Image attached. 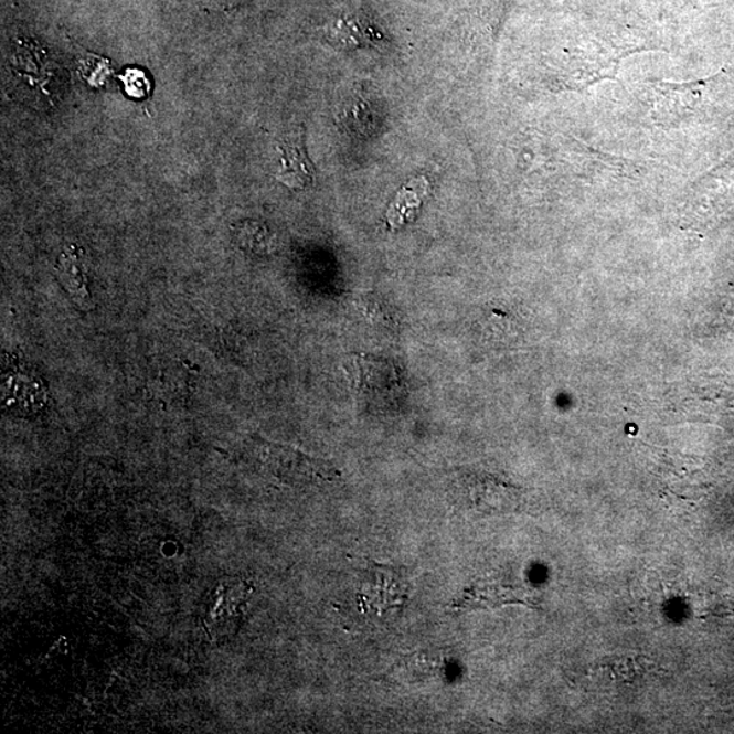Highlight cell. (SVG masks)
I'll list each match as a JSON object with an SVG mask.
<instances>
[{"label": "cell", "mask_w": 734, "mask_h": 734, "mask_svg": "<svg viewBox=\"0 0 734 734\" xmlns=\"http://www.w3.org/2000/svg\"><path fill=\"white\" fill-rule=\"evenodd\" d=\"M280 169L276 179L291 190H305L313 184L315 167L304 143V128H299L279 146Z\"/></svg>", "instance_id": "obj_5"}, {"label": "cell", "mask_w": 734, "mask_h": 734, "mask_svg": "<svg viewBox=\"0 0 734 734\" xmlns=\"http://www.w3.org/2000/svg\"><path fill=\"white\" fill-rule=\"evenodd\" d=\"M332 34L342 41H351V43L360 44L361 41L375 39L373 29L362 23L354 17L348 19H340L332 28Z\"/></svg>", "instance_id": "obj_8"}, {"label": "cell", "mask_w": 734, "mask_h": 734, "mask_svg": "<svg viewBox=\"0 0 734 734\" xmlns=\"http://www.w3.org/2000/svg\"><path fill=\"white\" fill-rule=\"evenodd\" d=\"M135 75H137V79L134 81L132 75L127 73V76H125V84L127 87L132 86L131 89L128 91L129 94L137 93V98L145 97L146 92H147V79L146 75L142 72H139V70H135Z\"/></svg>", "instance_id": "obj_9"}, {"label": "cell", "mask_w": 734, "mask_h": 734, "mask_svg": "<svg viewBox=\"0 0 734 734\" xmlns=\"http://www.w3.org/2000/svg\"><path fill=\"white\" fill-rule=\"evenodd\" d=\"M349 377L355 395L368 407L391 408L402 396L401 373L390 362L355 355L348 365Z\"/></svg>", "instance_id": "obj_1"}, {"label": "cell", "mask_w": 734, "mask_h": 734, "mask_svg": "<svg viewBox=\"0 0 734 734\" xmlns=\"http://www.w3.org/2000/svg\"><path fill=\"white\" fill-rule=\"evenodd\" d=\"M58 274H61L63 284L66 285L76 301H87L84 273L81 272V260L75 255L74 248L62 255L61 260H58Z\"/></svg>", "instance_id": "obj_7"}, {"label": "cell", "mask_w": 734, "mask_h": 734, "mask_svg": "<svg viewBox=\"0 0 734 734\" xmlns=\"http://www.w3.org/2000/svg\"><path fill=\"white\" fill-rule=\"evenodd\" d=\"M427 190V181L425 179H416L397 193L395 202L387 210V221H390L392 227L403 226L405 222L413 219Z\"/></svg>", "instance_id": "obj_6"}, {"label": "cell", "mask_w": 734, "mask_h": 734, "mask_svg": "<svg viewBox=\"0 0 734 734\" xmlns=\"http://www.w3.org/2000/svg\"><path fill=\"white\" fill-rule=\"evenodd\" d=\"M713 78L691 82L651 81L653 108L651 117L661 127H674L694 116L701 108L704 92Z\"/></svg>", "instance_id": "obj_2"}, {"label": "cell", "mask_w": 734, "mask_h": 734, "mask_svg": "<svg viewBox=\"0 0 734 734\" xmlns=\"http://www.w3.org/2000/svg\"><path fill=\"white\" fill-rule=\"evenodd\" d=\"M627 54H573L562 58L561 84L565 91H584L598 81L615 79Z\"/></svg>", "instance_id": "obj_4"}, {"label": "cell", "mask_w": 734, "mask_h": 734, "mask_svg": "<svg viewBox=\"0 0 734 734\" xmlns=\"http://www.w3.org/2000/svg\"><path fill=\"white\" fill-rule=\"evenodd\" d=\"M358 596L363 608L384 614L403 606L407 600L408 585L397 570L373 565L363 573Z\"/></svg>", "instance_id": "obj_3"}]
</instances>
